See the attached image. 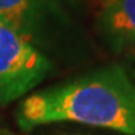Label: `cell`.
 <instances>
[{
    "instance_id": "6da1fadb",
    "label": "cell",
    "mask_w": 135,
    "mask_h": 135,
    "mask_svg": "<svg viewBox=\"0 0 135 135\" xmlns=\"http://www.w3.org/2000/svg\"><path fill=\"white\" fill-rule=\"evenodd\" d=\"M16 118L23 130L75 121L135 135V85L120 65L100 68L25 98Z\"/></svg>"
},
{
    "instance_id": "277c9868",
    "label": "cell",
    "mask_w": 135,
    "mask_h": 135,
    "mask_svg": "<svg viewBox=\"0 0 135 135\" xmlns=\"http://www.w3.org/2000/svg\"><path fill=\"white\" fill-rule=\"evenodd\" d=\"M49 13L48 0H0V21L30 44L40 41Z\"/></svg>"
},
{
    "instance_id": "7a4b0ae2",
    "label": "cell",
    "mask_w": 135,
    "mask_h": 135,
    "mask_svg": "<svg viewBox=\"0 0 135 135\" xmlns=\"http://www.w3.org/2000/svg\"><path fill=\"white\" fill-rule=\"evenodd\" d=\"M51 63L33 44L0 21V104L30 91L51 70Z\"/></svg>"
},
{
    "instance_id": "3957f363",
    "label": "cell",
    "mask_w": 135,
    "mask_h": 135,
    "mask_svg": "<svg viewBox=\"0 0 135 135\" xmlns=\"http://www.w3.org/2000/svg\"><path fill=\"white\" fill-rule=\"evenodd\" d=\"M98 30L109 48L120 53L135 45V0H99Z\"/></svg>"
}]
</instances>
